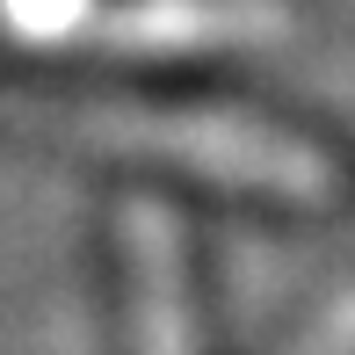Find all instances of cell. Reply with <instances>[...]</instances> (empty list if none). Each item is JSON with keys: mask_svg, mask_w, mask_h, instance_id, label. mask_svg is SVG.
Masks as SVG:
<instances>
[{"mask_svg": "<svg viewBox=\"0 0 355 355\" xmlns=\"http://www.w3.org/2000/svg\"><path fill=\"white\" fill-rule=\"evenodd\" d=\"M123 261H131V348L138 355H196L182 225H174L167 203L138 196L123 211Z\"/></svg>", "mask_w": 355, "mask_h": 355, "instance_id": "3957f363", "label": "cell"}, {"mask_svg": "<svg viewBox=\"0 0 355 355\" xmlns=\"http://www.w3.org/2000/svg\"><path fill=\"white\" fill-rule=\"evenodd\" d=\"M80 138L109 145V153H145V159H167V167L189 174H211V182L254 189V196H283V203H327L341 189L334 159L319 145L276 131V123H254L232 116V109H131V102H109V109H80Z\"/></svg>", "mask_w": 355, "mask_h": 355, "instance_id": "6da1fadb", "label": "cell"}, {"mask_svg": "<svg viewBox=\"0 0 355 355\" xmlns=\"http://www.w3.org/2000/svg\"><path fill=\"white\" fill-rule=\"evenodd\" d=\"M283 355H355V290H348V297H334Z\"/></svg>", "mask_w": 355, "mask_h": 355, "instance_id": "5b68a950", "label": "cell"}, {"mask_svg": "<svg viewBox=\"0 0 355 355\" xmlns=\"http://www.w3.org/2000/svg\"><path fill=\"white\" fill-rule=\"evenodd\" d=\"M87 44L102 51H247V44H283L290 8L283 0H94Z\"/></svg>", "mask_w": 355, "mask_h": 355, "instance_id": "7a4b0ae2", "label": "cell"}, {"mask_svg": "<svg viewBox=\"0 0 355 355\" xmlns=\"http://www.w3.org/2000/svg\"><path fill=\"white\" fill-rule=\"evenodd\" d=\"M94 0H0V37L8 44H73L87 29Z\"/></svg>", "mask_w": 355, "mask_h": 355, "instance_id": "277c9868", "label": "cell"}]
</instances>
